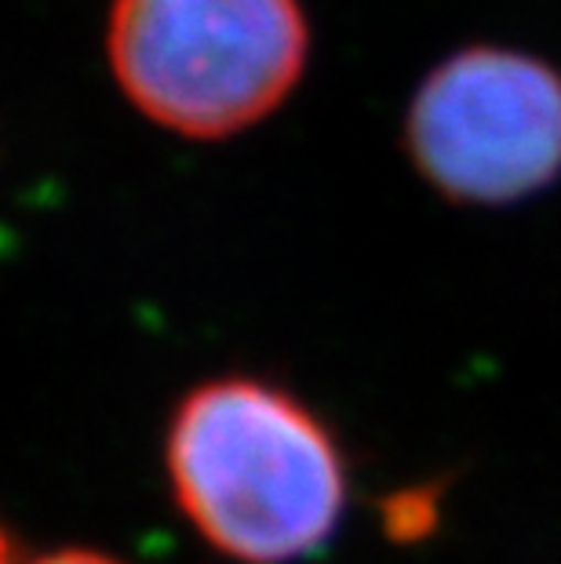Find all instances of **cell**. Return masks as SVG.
I'll list each match as a JSON object with an SVG mask.
<instances>
[{
  "label": "cell",
  "mask_w": 561,
  "mask_h": 564,
  "mask_svg": "<svg viewBox=\"0 0 561 564\" xmlns=\"http://www.w3.org/2000/svg\"><path fill=\"white\" fill-rule=\"evenodd\" d=\"M164 459L186 521L241 564L317 554L336 535L350 491L328 426L259 379H216L186 393Z\"/></svg>",
  "instance_id": "cell-1"
},
{
  "label": "cell",
  "mask_w": 561,
  "mask_h": 564,
  "mask_svg": "<svg viewBox=\"0 0 561 564\" xmlns=\"http://www.w3.org/2000/svg\"><path fill=\"white\" fill-rule=\"evenodd\" d=\"M300 0H114L117 88L164 131L226 139L289 99L306 66Z\"/></svg>",
  "instance_id": "cell-2"
},
{
  "label": "cell",
  "mask_w": 561,
  "mask_h": 564,
  "mask_svg": "<svg viewBox=\"0 0 561 564\" xmlns=\"http://www.w3.org/2000/svg\"><path fill=\"white\" fill-rule=\"evenodd\" d=\"M404 142L452 200L532 197L561 175V77L532 55L467 47L420 84Z\"/></svg>",
  "instance_id": "cell-3"
},
{
  "label": "cell",
  "mask_w": 561,
  "mask_h": 564,
  "mask_svg": "<svg viewBox=\"0 0 561 564\" xmlns=\"http://www.w3.org/2000/svg\"><path fill=\"white\" fill-rule=\"evenodd\" d=\"M30 564H121V561L91 554V550H58V554H47V557L30 561Z\"/></svg>",
  "instance_id": "cell-4"
},
{
  "label": "cell",
  "mask_w": 561,
  "mask_h": 564,
  "mask_svg": "<svg viewBox=\"0 0 561 564\" xmlns=\"http://www.w3.org/2000/svg\"><path fill=\"white\" fill-rule=\"evenodd\" d=\"M0 564H11V546H8V535L0 532Z\"/></svg>",
  "instance_id": "cell-5"
}]
</instances>
